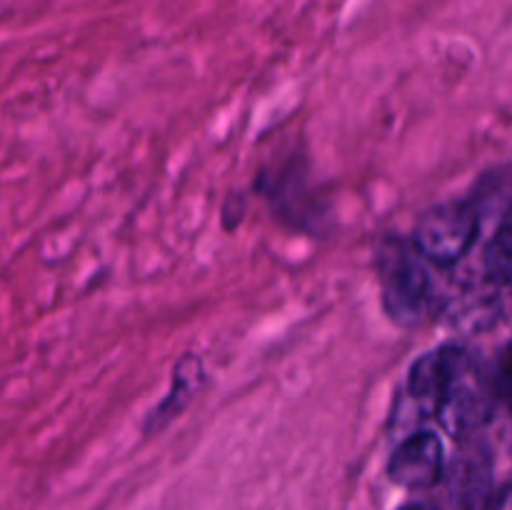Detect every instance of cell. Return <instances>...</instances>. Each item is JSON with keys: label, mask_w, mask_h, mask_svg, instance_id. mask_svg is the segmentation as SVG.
<instances>
[{"label": "cell", "mask_w": 512, "mask_h": 510, "mask_svg": "<svg viewBox=\"0 0 512 510\" xmlns=\"http://www.w3.org/2000/svg\"><path fill=\"white\" fill-rule=\"evenodd\" d=\"M423 260L405 240H388L378 253L383 310L398 328H420L438 313V293Z\"/></svg>", "instance_id": "obj_1"}, {"label": "cell", "mask_w": 512, "mask_h": 510, "mask_svg": "<svg viewBox=\"0 0 512 510\" xmlns=\"http://www.w3.org/2000/svg\"><path fill=\"white\" fill-rule=\"evenodd\" d=\"M483 510H512V483L503 485L500 490H495L488 498Z\"/></svg>", "instance_id": "obj_8"}, {"label": "cell", "mask_w": 512, "mask_h": 510, "mask_svg": "<svg viewBox=\"0 0 512 510\" xmlns=\"http://www.w3.org/2000/svg\"><path fill=\"white\" fill-rule=\"evenodd\" d=\"M473 368L470 350L463 345H440L430 353L420 355L408 370V383L405 390L418 403H428L430 408H438L445 395L465 378V373Z\"/></svg>", "instance_id": "obj_3"}, {"label": "cell", "mask_w": 512, "mask_h": 510, "mask_svg": "<svg viewBox=\"0 0 512 510\" xmlns=\"http://www.w3.org/2000/svg\"><path fill=\"white\" fill-rule=\"evenodd\" d=\"M445 473V448L430 430L408 435L388 460V478L408 490H425L440 483Z\"/></svg>", "instance_id": "obj_4"}, {"label": "cell", "mask_w": 512, "mask_h": 510, "mask_svg": "<svg viewBox=\"0 0 512 510\" xmlns=\"http://www.w3.org/2000/svg\"><path fill=\"white\" fill-rule=\"evenodd\" d=\"M483 270L490 283L512 290V220H505L485 245Z\"/></svg>", "instance_id": "obj_7"}, {"label": "cell", "mask_w": 512, "mask_h": 510, "mask_svg": "<svg viewBox=\"0 0 512 510\" xmlns=\"http://www.w3.org/2000/svg\"><path fill=\"white\" fill-rule=\"evenodd\" d=\"M398 510H438V508H433V505H428V503H408Z\"/></svg>", "instance_id": "obj_9"}, {"label": "cell", "mask_w": 512, "mask_h": 510, "mask_svg": "<svg viewBox=\"0 0 512 510\" xmlns=\"http://www.w3.org/2000/svg\"><path fill=\"white\" fill-rule=\"evenodd\" d=\"M473 378V368H470L465 378L435 408V420L453 438H470L493 418L495 395Z\"/></svg>", "instance_id": "obj_5"}, {"label": "cell", "mask_w": 512, "mask_h": 510, "mask_svg": "<svg viewBox=\"0 0 512 510\" xmlns=\"http://www.w3.org/2000/svg\"><path fill=\"white\" fill-rule=\"evenodd\" d=\"M205 385V365L198 355H183L175 365L173 383H170L168 395L158 403V408L145 420V433L163 430L170 420L178 418L190 403L200 395Z\"/></svg>", "instance_id": "obj_6"}, {"label": "cell", "mask_w": 512, "mask_h": 510, "mask_svg": "<svg viewBox=\"0 0 512 510\" xmlns=\"http://www.w3.org/2000/svg\"><path fill=\"white\" fill-rule=\"evenodd\" d=\"M505 358H508V363L512 365V343H510V348H508V355H505Z\"/></svg>", "instance_id": "obj_10"}, {"label": "cell", "mask_w": 512, "mask_h": 510, "mask_svg": "<svg viewBox=\"0 0 512 510\" xmlns=\"http://www.w3.org/2000/svg\"><path fill=\"white\" fill-rule=\"evenodd\" d=\"M483 215L473 200H450L433 205L413 228V248L438 268H453L473 250L480 235Z\"/></svg>", "instance_id": "obj_2"}]
</instances>
